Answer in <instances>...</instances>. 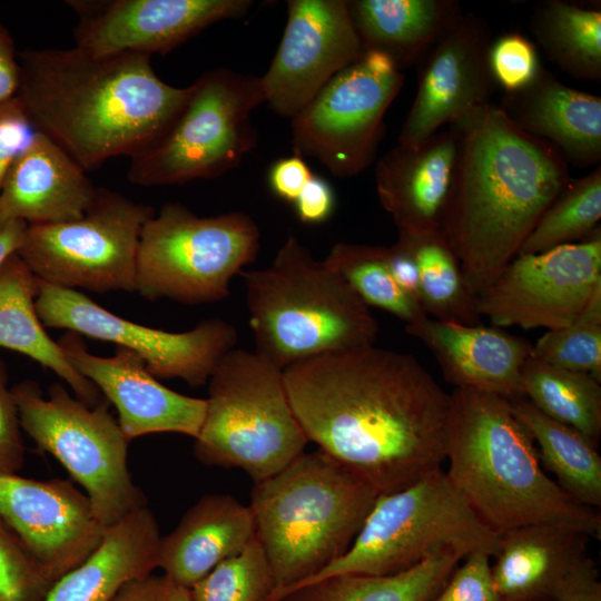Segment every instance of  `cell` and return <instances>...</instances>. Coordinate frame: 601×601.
<instances>
[{
	"label": "cell",
	"mask_w": 601,
	"mask_h": 601,
	"mask_svg": "<svg viewBox=\"0 0 601 601\" xmlns=\"http://www.w3.org/2000/svg\"><path fill=\"white\" fill-rule=\"evenodd\" d=\"M283 375L308 442L378 495L442 470L450 393L413 355L372 345L306 359Z\"/></svg>",
	"instance_id": "1"
},
{
	"label": "cell",
	"mask_w": 601,
	"mask_h": 601,
	"mask_svg": "<svg viewBox=\"0 0 601 601\" xmlns=\"http://www.w3.org/2000/svg\"><path fill=\"white\" fill-rule=\"evenodd\" d=\"M450 127L459 154L441 233L477 297L569 185V164L553 145L521 130L492 102Z\"/></svg>",
	"instance_id": "2"
},
{
	"label": "cell",
	"mask_w": 601,
	"mask_h": 601,
	"mask_svg": "<svg viewBox=\"0 0 601 601\" xmlns=\"http://www.w3.org/2000/svg\"><path fill=\"white\" fill-rule=\"evenodd\" d=\"M20 100L32 127L85 171L142 150L170 125L189 86L174 87L139 53L97 56L77 47L19 53Z\"/></svg>",
	"instance_id": "3"
},
{
	"label": "cell",
	"mask_w": 601,
	"mask_h": 601,
	"mask_svg": "<svg viewBox=\"0 0 601 601\" xmlns=\"http://www.w3.org/2000/svg\"><path fill=\"white\" fill-rule=\"evenodd\" d=\"M445 454L447 477L494 532L549 524L601 538L600 513L572 499L546 475L510 401L453 388Z\"/></svg>",
	"instance_id": "4"
},
{
	"label": "cell",
	"mask_w": 601,
	"mask_h": 601,
	"mask_svg": "<svg viewBox=\"0 0 601 601\" xmlns=\"http://www.w3.org/2000/svg\"><path fill=\"white\" fill-rule=\"evenodd\" d=\"M377 496L319 449L304 452L276 474L255 482L249 508L275 585L266 600L343 556Z\"/></svg>",
	"instance_id": "5"
},
{
	"label": "cell",
	"mask_w": 601,
	"mask_h": 601,
	"mask_svg": "<svg viewBox=\"0 0 601 601\" xmlns=\"http://www.w3.org/2000/svg\"><path fill=\"white\" fill-rule=\"evenodd\" d=\"M242 276L255 352L283 371L327 353L372 346L377 338L370 306L293 235L270 266Z\"/></svg>",
	"instance_id": "6"
},
{
	"label": "cell",
	"mask_w": 601,
	"mask_h": 601,
	"mask_svg": "<svg viewBox=\"0 0 601 601\" xmlns=\"http://www.w3.org/2000/svg\"><path fill=\"white\" fill-rule=\"evenodd\" d=\"M207 383L206 413L193 449L199 462L242 469L258 482L304 453L308 440L280 367L257 352L233 348Z\"/></svg>",
	"instance_id": "7"
},
{
	"label": "cell",
	"mask_w": 601,
	"mask_h": 601,
	"mask_svg": "<svg viewBox=\"0 0 601 601\" xmlns=\"http://www.w3.org/2000/svg\"><path fill=\"white\" fill-rule=\"evenodd\" d=\"M499 539L439 470L403 490L380 494L347 552L300 584L333 574H396L444 549L494 556Z\"/></svg>",
	"instance_id": "8"
},
{
	"label": "cell",
	"mask_w": 601,
	"mask_h": 601,
	"mask_svg": "<svg viewBox=\"0 0 601 601\" xmlns=\"http://www.w3.org/2000/svg\"><path fill=\"white\" fill-rule=\"evenodd\" d=\"M259 247L258 226L242 211L200 217L166 203L141 229L135 292L188 305L223 300Z\"/></svg>",
	"instance_id": "9"
},
{
	"label": "cell",
	"mask_w": 601,
	"mask_h": 601,
	"mask_svg": "<svg viewBox=\"0 0 601 601\" xmlns=\"http://www.w3.org/2000/svg\"><path fill=\"white\" fill-rule=\"evenodd\" d=\"M265 102L260 77L218 68L189 86L170 125L130 157L127 177L139 186L185 184L235 168L256 145L253 110Z\"/></svg>",
	"instance_id": "10"
},
{
	"label": "cell",
	"mask_w": 601,
	"mask_h": 601,
	"mask_svg": "<svg viewBox=\"0 0 601 601\" xmlns=\"http://www.w3.org/2000/svg\"><path fill=\"white\" fill-rule=\"evenodd\" d=\"M11 390L22 432L86 490L106 529L147 505L129 472L130 442L109 413V403L91 407L60 382L50 385L47 397L33 380H23Z\"/></svg>",
	"instance_id": "11"
},
{
	"label": "cell",
	"mask_w": 601,
	"mask_h": 601,
	"mask_svg": "<svg viewBox=\"0 0 601 601\" xmlns=\"http://www.w3.org/2000/svg\"><path fill=\"white\" fill-rule=\"evenodd\" d=\"M155 214L150 205L98 188L79 218L28 225L17 254L46 283L97 294L132 293L141 229Z\"/></svg>",
	"instance_id": "12"
},
{
	"label": "cell",
	"mask_w": 601,
	"mask_h": 601,
	"mask_svg": "<svg viewBox=\"0 0 601 601\" xmlns=\"http://www.w3.org/2000/svg\"><path fill=\"white\" fill-rule=\"evenodd\" d=\"M404 79L387 56L364 51L292 118L295 154L318 160L336 177L361 174L375 158L384 116Z\"/></svg>",
	"instance_id": "13"
},
{
	"label": "cell",
	"mask_w": 601,
	"mask_h": 601,
	"mask_svg": "<svg viewBox=\"0 0 601 601\" xmlns=\"http://www.w3.org/2000/svg\"><path fill=\"white\" fill-rule=\"evenodd\" d=\"M36 308L45 327L126 347L144 359L155 377L180 378L190 386L207 383L238 341L235 326L221 318L203 319L186 332H168L116 315L80 290L40 279Z\"/></svg>",
	"instance_id": "14"
},
{
	"label": "cell",
	"mask_w": 601,
	"mask_h": 601,
	"mask_svg": "<svg viewBox=\"0 0 601 601\" xmlns=\"http://www.w3.org/2000/svg\"><path fill=\"white\" fill-rule=\"evenodd\" d=\"M601 285V230L580 243L516 255L477 296L494 326L556 329L570 324Z\"/></svg>",
	"instance_id": "15"
},
{
	"label": "cell",
	"mask_w": 601,
	"mask_h": 601,
	"mask_svg": "<svg viewBox=\"0 0 601 601\" xmlns=\"http://www.w3.org/2000/svg\"><path fill=\"white\" fill-rule=\"evenodd\" d=\"M363 53L348 1L289 0L280 43L260 77L265 102L292 119Z\"/></svg>",
	"instance_id": "16"
},
{
	"label": "cell",
	"mask_w": 601,
	"mask_h": 601,
	"mask_svg": "<svg viewBox=\"0 0 601 601\" xmlns=\"http://www.w3.org/2000/svg\"><path fill=\"white\" fill-rule=\"evenodd\" d=\"M0 519L52 583L82 563L107 530L73 481L18 473L0 474Z\"/></svg>",
	"instance_id": "17"
},
{
	"label": "cell",
	"mask_w": 601,
	"mask_h": 601,
	"mask_svg": "<svg viewBox=\"0 0 601 601\" xmlns=\"http://www.w3.org/2000/svg\"><path fill=\"white\" fill-rule=\"evenodd\" d=\"M250 0H72L75 47L97 56L166 53L205 28L248 12Z\"/></svg>",
	"instance_id": "18"
},
{
	"label": "cell",
	"mask_w": 601,
	"mask_h": 601,
	"mask_svg": "<svg viewBox=\"0 0 601 601\" xmlns=\"http://www.w3.org/2000/svg\"><path fill=\"white\" fill-rule=\"evenodd\" d=\"M491 30L474 13H461L420 60L413 104L398 135L416 145L476 107L491 102L496 83L489 67Z\"/></svg>",
	"instance_id": "19"
},
{
	"label": "cell",
	"mask_w": 601,
	"mask_h": 601,
	"mask_svg": "<svg viewBox=\"0 0 601 601\" xmlns=\"http://www.w3.org/2000/svg\"><path fill=\"white\" fill-rule=\"evenodd\" d=\"M57 343L72 367L116 407L117 421L129 442L154 433H179L194 439L198 435L206 398L166 387L137 353L116 346L112 356H98L88 351L83 336L68 331Z\"/></svg>",
	"instance_id": "20"
},
{
	"label": "cell",
	"mask_w": 601,
	"mask_h": 601,
	"mask_svg": "<svg viewBox=\"0 0 601 601\" xmlns=\"http://www.w3.org/2000/svg\"><path fill=\"white\" fill-rule=\"evenodd\" d=\"M457 154L456 132L447 126L416 145L397 144L377 161L376 193L398 235L441 231Z\"/></svg>",
	"instance_id": "21"
},
{
	"label": "cell",
	"mask_w": 601,
	"mask_h": 601,
	"mask_svg": "<svg viewBox=\"0 0 601 601\" xmlns=\"http://www.w3.org/2000/svg\"><path fill=\"white\" fill-rule=\"evenodd\" d=\"M435 357L454 388H466L513 401L523 396L521 370L533 344L497 327L464 325L425 316L405 325Z\"/></svg>",
	"instance_id": "22"
},
{
	"label": "cell",
	"mask_w": 601,
	"mask_h": 601,
	"mask_svg": "<svg viewBox=\"0 0 601 601\" xmlns=\"http://www.w3.org/2000/svg\"><path fill=\"white\" fill-rule=\"evenodd\" d=\"M56 142L36 131L9 169L0 188V229L79 218L98 188Z\"/></svg>",
	"instance_id": "23"
},
{
	"label": "cell",
	"mask_w": 601,
	"mask_h": 601,
	"mask_svg": "<svg viewBox=\"0 0 601 601\" xmlns=\"http://www.w3.org/2000/svg\"><path fill=\"white\" fill-rule=\"evenodd\" d=\"M524 132L543 139L577 167L600 165L601 98L570 88L543 67L526 87L499 105Z\"/></svg>",
	"instance_id": "24"
},
{
	"label": "cell",
	"mask_w": 601,
	"mask_h": 601,
	"mask_svg": "<svg viewBox=\"0 0 601 601\" xmlns=\"http://www.w3.org/2000/svg\"><path fill=\"white\" fill-rule=\"evenodd\" d=\"M255 538L249 505L229 494H206L160 538L157 568L173 582L190 589Z\"/></svg>",
	"instance_id": "25"
},
{
	"label": "cell",
	"mask_w": 601,
	"mask_h": 601,
	"mask_svg": "<svg viewBox=\"0 0 601 601\" xmlns=\"http://www.w3.org/2000/svg\"><path fill=\"white\" fill-rule=\"evenodd\" d=\"M590 539L549 524L500 533L491 577L501 601H555L569 574L588 556Z\"/></svg>",
	"instance_id": "26"
},
{
	"label": "cell",
	"mask_w": 601,
	"mask_h": 601,
	"mask_svg": "<svg viewBox=\"0 0 601 601\" xmlns=\"http://www.w3.org/2000/svg\"><path fill=\"white\" fill-rule=\"evenodd\" d=\"M160 532L148 505L108 528L99 546L52 583L43 601H111L128 582L157 568Z\"/></svg>",
	"instance_id": "27"
},
{
	"label": "cell",
	"mask_w": 601,
	"mask_h": 601,
	"mask_svg": "<svg viewBox=\"0 0 601 601\" xmlns=\"http://www.w3.org/2000/svg\"><path fill=\"white\" fill-rule=\"evenodd\" d=\"M39 278L16 253L0 266V347L26 355L52 371L85 404L108 403L97 386L67 361L46 332L36 308Z\"/></svg>",
	"instance_id": "28"
},
{
	"label": "cell",
	"mask_w": 601,
	"mask_h": 601,
	"mask_svg": "<svg viewBox=\"0 0 601 601\" xmlns=\"http://www.w3.org/2000/svg\"><path fill=\"white\" fill-rule=\"evenodd\" d=\"M349 14L364 51L402 70L417 63L462 13L453 0H352Z\"/></svg>",
	"instance_id": "29"
},
{
	"label": "cell",
	"mask_w": 601,
	"mask_h": 601,
	"mask_svg": "<svg viewBox=\"0 0 601 601\" xmlns=\"http://www.w3.org/2000/svg\"><path fill=\"white\" fill-rule=\"evenodd\" d=\"M464 558L454 549H444L404 572L327 575L290 588L267 601H428Z\"/></svg>",
	"instance_id": "30"
},
{
	"label": "cell",
	"mask_w": 601,
	"mask_h": 601,
	"mask_svg": "<svg viewBox=\"0 0 601 601\" xmlns=\"http://www.w3.org/2000/svg\"><path fill=\"white\" fill-rule=\"evenodd\" d=\"M516 418L536 444L541 465L572 499L590 508L601 506V456L575 430L546 416L529 400L510 401Z\"/></svg>",
	"instance_id": "31"
},
{
	"label": "cell",
	"mask_w": 601,
	"mask_h": 601,
	"mask_svg": "<svg viewBox=\"0 0 601 601\" xmlns=\"http://www.w3.org/2000/svg\"><path fill=\"white\" fill-rule=\"evenodd\" d=\"M530 29L549 60L577 79H601V11L562 0L534 7Z\"/></svg>",
	"instance_id": "32"
},
{
	"label": "cell",
	"mask_w": 601,
	"mask_h": 601,
	"mask_svg": "<svg viewBox=\"0 0 601 601\" xmlns=\"http://www.w3.org/2000/svg\"><path fill=\"white\" fill-rule=\"evenodd\" d=\"M600 383L588 373L558 367L531 356L521 370L523 396L595 447L601 437Z\"/></svg>",
	"instance_id": "33"
},
{
	"label": "cell",
	"mask_w": 601,
	"mask_h": 601,
	"mask_svg": "<svg viewBox=\"0 0 601 601\" xmlns=\"http://www.w3.org/2000/svg\"><path fill=\"white\" fill-rule=\"evenodd\" d=\"M410 248L420 274L421 306L443 322L481 324L477 297L470 290L460 263L441 231L398 235Z\"/></svg>",
	"instance_id": "34"
},
{
	"label": "cell",
	"mask_w": 601,
	"mask_h": 601,
	"mask_svg": "<svg viewBox=\"0 0 601 601\" xmlns=\"http://www.w3.org/2000/svg\"><path fill=\"white\" fill-rule=\"evenodd\" d=\"M601 167L571 180L542 214L518 255L539 254L590 237L600 227Z\"/></svg>",
	"instance_id": "35"
},
{
	"label": "cell",
	"mask_w": 601,
	"mask_h": 601,
	"mask_svg": "<svg viewBox=\"0 0 601 601\" xmlns=\"http://www.w3.org/2000/svg\"><path fill=\"white\" fill-rule=\"evenodd\" d=\"M324 262L346 279L367 306L386 311L405 325L427 316L395 283L384 246L337 243Z\"/></svg>",
	"instance_id": "36"
},
{
	"label": "cell",
	"mask_w": 601,
	"mask_h": 601,
	"mask_svg": "<svg viewBox=\"0 0 601 601\" xmlns=\"http://www.w3.org/2000/svg\"><path fill=\"white\" fill-rule=\"evenodd\" d=\"M538 361L592 375L601 382V285L566 326L550 329L533 344Z\"/></svg>",
	"instance_id": "37"
},
{
	"label": "cell",
	"mask_w": 601,
	"mask_h": 601,
	"mask_svg": "<svg viewBox=\"0 0 601 601\" xmlns=\"http://www.w3.org/2000/svg\"><path fill=\"white\" fill-rule=\"evenodd\" d=\"M267 556L255 538L193 585L191 601H265L274 590Z\"/></svg>",
	"instance_id": "38"
},
{
	"label": "cell",
	"mask_w": 601,
	"mask_h": 601,
	"mask_svg": "<svg viewBox=\"0 0 601 601\" xmlns=\"http://www.w3.org/2000/svg\"><path fill=\"white\" fill-rule=\"evenodd\" d=\"M52 582L0 519V601H43Z\"/></svg>",
	"instance_id": "39"
},
{
	"label": "cell",
	"mask_w": 601,
	"mask_h": 601,
	"mask_svg": "<svg viewBox=\"0 0 601 601\" xmlns=\"http://www.w3.org/2000/svg\"><path fill=\"white\" fill-rule=\"evenodd\" d=\"M487 59L495 83L505 92L529 86L542 68L535 46L518 32L492 41Z\"/></svg>",
	"instance_id": "40"
},
{
	"label": "cell",
	"mask_w": 601,
	"mask_h": 601,
	"mask_svg": "<svg viewBox=\"0 0 601 601\" xmlns=\"http://www.w3.org/2000/svg\"><path fill=\"white\" fill-rule=\"evenodd\" d=\"M491 555L475 551L464 558L428 601H501L491 577Z\"/></svg>",
	"instance_id": "41"
},
{
	"label": "cell",
	"mask_w": 601,
	"mask_h": 601,
	"mask_svg": "<svg viewBox=\"0 0 601 601\" xmlns=\"http://www.w3.org/2000/svg\"><path fill=\"white\" fill-rule=\"evenodd\" d=\"M24 444L17 405L4 361L0 357V474L18 473L24 463Z\"/></svg>",
	"instance_id": "42"
},
{
	"label": "cell",
	"mask_w": 601,
	"mask_h": 601,
	"mask_svg": "<svg viewBox=\"0 0 601 601\" xmlns=\"http://www.w3.org/2000/svg\"><path fill=\"white\" fill-rule=\"evenodd\" d=\"M35 132L18 97L0 104V188L12 164Z\"/></svg>",
	"instance_id": "43"
},
{
	"label": "cell",
	"mask_w": 601,
	"mask_h": 601,
	"mask_svg": "<svg viewBox=\"0 0 601 601\" xmlns=\"http://www.w3.org/2000/svg\"><path fill=\"white\" fill-rule=\"evenodd\" d=\"M312 177L313 174L303 157L295 154L276 161L270 168L268 180L275 195L295 203Z\"/></svg>",
	"instance_id": "44"
},
{
	"label": "cell",
	"mask_w": 601,
	"mask_h": 601,
	"mask_svg": "<svg viewBox=\"0 0 601 601\" xmlns=\"http://www.w3.org/2000/svg\"><path fill=\"white\" fill-rule=\"evenodd\" d=\"M335 204L331 186L321 177H313L305 185L295 200L299 220L306 224H318L326 220L333 213Z\"/></svg>",
	"instance_id": "45"
},
{
	"label": "cell",
	"mask_w": 601,
	"mask_h": 601,
	"mask_svg": "<svg viewBox=\"0 0 601 601\" xmlns=\"http://www.w3.org/2000/svg\"><path fill=\"white\" fill-rule=\"evenodd\" d=\"M384 254L395 283L411 299L421 306L418 268L407 245L397 238L395 244L384 246Z\"/></svg>",
	"instance_id": "46"
},
{
	"label": "cell",
	"mask_w": 601,
	"mask_h": 601,
	"mask_svg": "<svg viewBox=\"0 0 601 601\" xmlns=\"http://www.w3.org/2000/svg\"><path fill=\"white\" fill-rule=\"evenodd\" d=\"M555 601H601V583L594 561L587 556L566 578Z\"/></svg>",
	"instance_id": "47"
},
{
	"label": "cell",
	"mask_w": 601,
	"mask_h": 601,
	"mask_svg": "<svg viewBox=\"0 0 601 601\" xmlns=\"http://www.w3.org/2000/svg\"><path fill=\"white\" fill-rule=\"evenodd\" d=\"M19 85V53L13 38L0 20V104L16 98Z\"/></svg>",
	"instance_id": "48"
},
{
	"label": "cell",
	"mask_w": 601,
	"mask_h": 601,
	"mask_svg": "<svg viewBox=\"0 0 601 601\" xmlns=\"http://www.w3.org/2000/svg\"><path fill=\"white\" fill-rule=\"evenodd\" d=\"M158 577L152 574L126 583L111 601H157Z\"/></svg>",
	"instance_id": "49"
},
{
	"label": "cell",
	"mask_w": 601,
	"mask_h": 601,
	"mask_svg": "<svg viewBox=\"0 0 601 601\" xmlns=\"http://www.w3.org/2000/svg\"><path fill=\"white\" fill-rule=\"evenodd\" d=\"M27 223L16 220L0 229V266L12 254L18 253L24 237Z\"/></svg>",
	"instance_id": "50"
},
{
	"label": "cell",
	"mask_w": 601,
	"mask_h": 601,
	"mask_svg": "<svg viewBox=\"0 0 601 601\" xmlns=\"http://www.w3.org/2000/svg\"><path fill=\"white\" fill-rule=\"evenodd\" d=\"M157 601H191L190 591L167 577H158Z\"/></svg>",
	"instance_id": "51"
}]
</instances>
